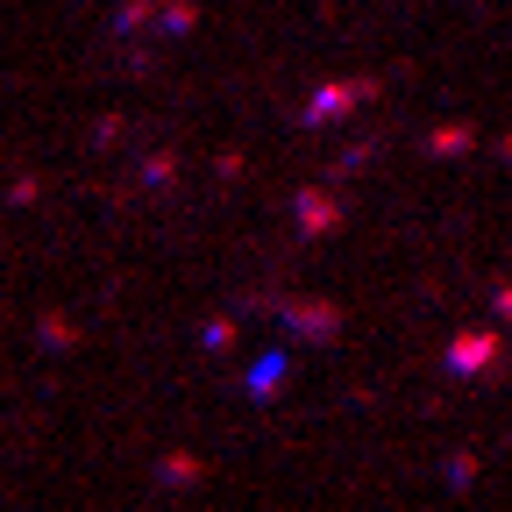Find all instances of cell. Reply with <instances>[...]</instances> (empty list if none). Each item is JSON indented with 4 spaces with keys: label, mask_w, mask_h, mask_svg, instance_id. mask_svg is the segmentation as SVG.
Segmentation results:
<instances>
[{
    "label": "cell",
    "mask_w": 512,
    "mask_h": 512,
    "mask_svg": "<svg viewBox=\"0 0 512 512\" xmlns=\"http://www.w3.org/2000/svg\"><path fill=\"white\" fill-rule=\"evenodd\" d=\"M498 306H505V313H512V285H505V292H498Z\"/></svg>",
    "instance_id": "277c9868"
},
{
    "label": "cell",
    "mask_w": 512,
    "mask_h": 512,
    "mask_svg": "<svg viewBox=\"0 0 512 512\" xmlns=\"http://www.w3.org/2000/svg\"><path fill=\"white\" fill-rule=\"evenodd\" d=\"M292 320H299L306 335H335V313L328 306H292Z\"/></svg>",
    "instance_id": "7a4b0ae2"
},
{
    "label": "cell",
    "mask_w": 512,
    "mask_h": 512,
    "mask_svg": "<svg viewBox=\"0 0 512 512\" xmlns=\"http://www.w3.org/2000/svg\"><path fill=\"white\" fill-rule=\"evenodd\" d=\"M491 356H498V335H491V328H477V335H456V342H448V370H463V377H477Z\"/></svg>",
    "instance_id": "6da1fadb"
},
{
    "label": "cell",
    "mask_w": 512,
    "mask_h": 512,
    "mask_svg": "<svg viewBox=\"0 0 512 512\" xmlns=\"http://www.w3.org/2000/svg\"><path fill=\"white\" fill-rule=\"evenodd\" d=\"M278 370H285V356H264V363H256V377H249V384H256V392H278Z\"/></svg>",
    "instance_id": "3957f363"
}]
</instances>
